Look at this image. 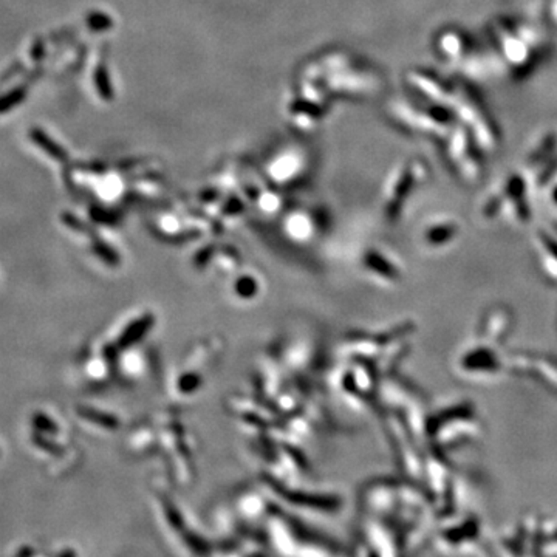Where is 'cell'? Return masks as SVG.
Masks as SVG:
<instances>
[{"label":"cell","mask_w":557,"mask_h":557,"mask_svg":"<svg viewBox=\"0 0 557 557\" xmlns=\"http://www.w3.org/2000/svg\"><path fill=\"white\" fill-rule=\"evenodd\" d=\"M488 39L512 76L528 75L545 53V40L539 31L531 23L511 18H497L491 22Z\"/></svg>","instance_id":"obj_1"},{"label":"cell","mask_w":557,"mask_h":557,"mask_svg":"<svg viewBox=\"0 0 557 557\" xmlns=\"http://www.w3.org/2000/svg\"><path fill=\"white\" fill-rule=\"evenodd\" d=\"M397 118L403 126L421 138H435L443 141L457 124L455 115L445 105L432 102L418 95L416 100H406L395 105Z\"/></svg>","instance_id":"obj_2"},{"label":"cell","mask_w":557,"mask_h":557,"mask_svg":"<svg viewBox=\"0 0 557 557\" xmlns=\"http://www.w3.org/2000/svg\"><path fill=\"white\" fill-rule=\"evenodd\" d=\"M441 143L445 146V160L455 175L464 183L479 182L483 172V152L469 130L457 122Z\"/></svg>","instance_id":"obj_3"},{"label":"cell","mask_w":557,"mask_h":557,"mask_svg":"<svg viewBox=\"0 0 557 557\" xmlns=\"http://www.w3.org/2000/svg\"><path fill=\"white\" fill-rule=\"evenodd\" d=\"M520 174L532 189H545L557 175V132L550 130L536 139L525 155Z\"/></svg>","instance_id":"obj_4"},{"label":"cell","mask_w":557,"mask_h":557,"mask_svg":"<svg viewBox=\"0 0 557 557\" xmlns=\"http://www.w3.org/2000/svg\"><path fill=\"white\" fill-rule=\"evenodd\" d=\"M432 50L438 59L454 67L469 64L477 50V44L468 31L458 27H445L437 31L432 39Z\"/></svg>","instance_id":"obj_5"},{"label":"cell","mask_w":557,"mask_h":557,"mask_svg":"<svg viewBox=\"0 0 557 557\" xmlns=\"http://www.w3.org/2000/svg\"><path fill=\"white\" fill-rule=\"evenodd\" d=\"M511 365L515 370L529 373L540 382L546 384L551 390L557 392V363L551 361L550 358L517 355L511 359Z\"/></svg>","instance_id":"obj_6"},{"label":"cell","mask_w":557,"mask_h":557,"mask_svg":"<svg viewBox=\"0 0 557 557\" xmlns=\"http://www.w3.org/2000/svg\"><path fill=\"white\" fill-rule=\"evenodd\" d=\"M462 367L469 373H496L500 361L489 347H477L463 356Z\"/></svg>","instance_id":"obj_7"},{"label":"cell","mask_w":557,"mask_h":557,"mask_svg":"<svg viewBox=\"0 0 557 557\" xmlns=\"http://www.w3.org/2000/svg\"><path fill=\"white\" fill-rule=\"evenodd\" d=\"M510 322H511L510 313L503 308L502 310L497 308L494 311H491V313L486 316L481 333L488 342L497 344L506 336V332L510 329Z\"/></svg>","instance_id":"obj_8"},{"label":"cell","mask_w":557,"mask_h":557,"mask_svg":"<svg viewBox=\"0 0 557 557\" xmlns=\"http://www.w3.org/2000/svg\"><path fill=\"white\" fill-rule=\"evenodd\" d=\"M458 231H460V226L455 222L443 220V222H437L426 229L424 240L430 247H443V245H447L455 239Z\"/></svg>","instance_id":"obj_9"},{"label":"cell","mask_w":557,"mask_h":557,"mask_svg":"<svg viewBox=\"0 0 557 557\" xmlns=\"http://www.w3.org/2000/svg\"><path fill=\"white\" fill-rule=\"evenodd\" d=\"M545 13L548 16V22L557 28V0H545Z\"/></svg>","instance_id":"obj_10"},{"label":"cell","mask_w":557,"mask_h":557,"mask_svg":"<svg viewBox=\"0 0 557 557\" xmlns=\"http://www.w3.org/2000/svg\"><path fill=\"white\" fill-rule=\"evenodd\" d=\"M545 189H548V197H550L551 203H554L557 206V175L545 186Z\"/></svg>","instance_id":"obj_11"}]
</instances>
